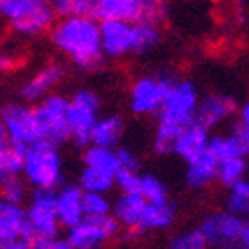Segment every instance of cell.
I'll list each match as a JSON object with an SVG mask.
<instances>
[{"instance_id": "1", "label": "cell", "mask_w": 249, "mask_h": 249, "mask_svg": "<svg viewBox=\"0 0 249 249\" xmlns=\"http://www.w3.org/2000/svg\"><path fill=\"white\" fill-rule=\"evenodd\" d=\"M50 37L55 48L82 71H96L105 64L98 21L91 16L61 18L53 23Z\"/></svg>"}, {"instance_id": "2", "label": "cell", "mask_w": 249, "mask_h": 249, "mask_svg": "<svg viewBox=\"0 0 249 249\" xmlns=\"http://www.w3.org/2000/svg\"><path fill=\"white\" fill-rule=\"evenodd\" d=\"M21 177L32 189H52L57 191L64 185L62 175V157L59 146L50 141H37L27 146L23 153Z\"/></svg>"}, {"instance_id": "3", "label": "cell", "mask_w": 249, "mask_h": 249, "mask_svg": "<svg viewBox=\"0 0 249 249\" xmlns=\"http://www.w3.org/2000/svg\"><path fill=\"white\" fill-rule=\"evenodd\" d=\"M0 18L21 36H37L57 21L48 0H0Z\"/></svg>"}, {"instance_id": "4", "label": "cell", "mask_w": 249, "mask_h": 249, "mask_svg": "<svg viewBox=\"0 0 249 249\" xmlns=\"http://www.w3.org/2000/svg\"><path fill=\"white\" fill-rule=\"evenodd\" d=\"M203 239L213 249H249V224L228 212L208 213L199 224Z\"/></svg>"}, {"instance_id": "5", "label": "cell", "mask_w": 249, "mask_h": 249, "mask_svg": "<svg viewBox=\"0 0 249 249\" xmlns=\"http://www.w3.org/2000/svg\"><path fill=\"white\" fill-rule=\"evenodd\" d=\"M100 98L94 91L80 89L68 98V123L71 137L70 141L75 142L78 148H88L91 130L98 121Z\"/></svg>"}, {"instance_id": "6", "label": "cell", "mask_w": 249, "mask_h": 249, "mask_svg": "<svg viewBox=\"0 0 249 249\" xmlns=\"http://www.w3.org/2000/svg\"><path fill=\"white\" fill-rule=\"evenodd\" d=\"M177 82L178 78L169 73L137 78L130 89V109L135 114H157Z\"/></svg>"}, {"instance_id": "7", "label": "cell", "mask_w": 249, "mask_h": 249, "mask_svg": "<svg viewBox=\"0 0 249 249\" xmlns=\"http://www.w3.org/2000/svg\"><path fill=\"white\" fill-rule=\"evenodd\" d=\"M0 120L4 123L9 144L31 146L32 142L43 141L36 110L31 105L9 102L0 110Z\"/></svg>"}, {"instance_id": "8", "label": "cell", "mask_w": 249, "mask_h": 249, "mask_svg": "<svg viewBox=\"0 0 249 249\" xmlns=\"http://www.w3.org/2000/svg\"><path fill=\"white\" fill-rule=\"evenodd\" d=\"M25 217L34 239L57 237L61 224L55 213V191L52 189H32L29 196V207L25 208Z\"/></svg>"}, {"instance_id": "9", "label": "cell", "mask_w": 249, "mask_h": 249, "mask_svg": "<svg viewBox=\"0 0 249 249\" xmlns=\"http://www.w3.org/2000/svg\"><path fill=\"white\" fill-rule=\"evenodd\" d=\"M41 126L43 141H50L61 146L70 141V123H68V98L62 94H48L34 107Z\"/></svg>"}, {"instance_id": "10", "label": "cell", "mask_w": 249, "mask_h": 249, "mask_svg": "<svg viewBox=\"0 0 249 249\" xmlns=\"http://www.w3.org/2000/svg\"><path fill=\"white\" fill-rule=\"evenodd\" d=\"M121 226L107 213L100 217H84L78 224L68 230L66 240L73 249H98L120 233Z\"/></svg>"}, {"instance_id": "11", "label": "cell", "mask_w": 249, "mask_h": 249, "mask_svg": "<svg viewBox=\"0 0 249 249\" xmlns=\"http://www.w3.org/2000/svg\"><path fill=\"white\" fill-rule=\"evenodd\" d=\"M197 104H199V94H197L196 86L189 80H178L175 88L171 89V93L164 100L157 116L160 121H169V123L185 128L191 123H194Z\"/></svg>"}, {"instance_id": "12", "label": "cell", "mask_w": 249, "mask_h": 249, "mask_svg": "<svg viewBox=\"0 0 249 249\" xmlns=\"http://www.w3.org/2000/svg\"><path fill=\"white\" fill-rule=\"evenodd\" d=\"M237 112H239V104L233 96L212 93L199 100V104L196 107V114H194V123L210 132Z\"/></svg>"}, {"instance_id": "13", "label": "cell", "mask_w": 249, "mask_h": 249, "mask_svg": "<svg viewBox=\"0 0 249 249\" xmlns=\"http://www.w3.org/2000/svg\"><path fill=\"white\" fill-rule=\"evenodd\" d=\"M100 39H102V50L105 59L124 57L132 52L134 45V23L120 20L98 21Z\"/></svg>"}, {"instance_id": "14", "label": "cell", "mask_w": 249, "mask_h": 249, "mask_svg": "<svg viewBox=\"0 0 249 249\" xmlns=\"http://www.w3.org/2000/svg\"><path fill=\"white\" fill-rule=\"evenodd\" d=\"M84 192L77 183H66L55 191V213L61 228H73L84 219L82 210Z\"/></svg>"}, {"instance_id": "15", "label": "cell", "mask_w": 249, "mask_h": 249, "mask_svg": "<svg viewBox=\"0 0 249 249\" xmlns=\"http://www.w3.org/2000/svg\"><path fill=\"white\" fill-rule=\"evenodd\" d=\"M144 0H93L91 18L96 21L120 20L137 25Z\"/></svg>"}, {"instance_id": "16", "label": "cell", "mask_w": 249, "mask_h": 249, "mask_svg": "<svg viewBox=\"0 0 249 249\" xmlns=\"http://www.w3.org/2000/svg\"><path fill=\"white\" fill-rule=\"evenodd\" d=\"M62 77H64V68L61 64L53 62V64H48V66L41 68L34 77L29 78L21 86L20 89L21 100L27 102V104H39L61 82Z\"/></svg>"}, {"instance_id": "17", "label": "cell", "mask_w": 249, "mask_h": 249, "mask_svg": "<svg viewBox=\"0 0 249 249\" xmlns=\"http://www.w3.org/2000/svg\"><path fill=\"white\" fill-rule=\"evenodd\" d=\"M210 132L196 123H191L182 130L178 139L173 144V153L178 155L182 160L191 162L196 157H199L203 151L208 150V141H210Z\"/></svg>"}, {"instance_id": "18", "label": "cell", "mask_w": 249, "mask_h": 249, "mask_svg": "<svg viewBox=\"0 0 249 249\" xmlns=\"http://www.w3.org/2000/svg\"><path fill=\"white\" fill-rule=\"evenodd\" d=\"M144 208L146 201L139 194H121L110 205V215L121 228L134 230L139 228Z\"/></svg>"}, {"instance_id": "19", "label": "cell", "mask_w": 249, "mask_h": 249, "mask_svg": "<svg viewBox=\"0 0 249 249\" xmlns=\"http://www.w3.org/2000/svg\"><path fill=\"white\" fill-rule=\"evenodd\" d=\"M217 159L210 151H203L194 160L187 162L185 182L191 189H205L217 180Z\"/></svg>"}, {"instance_id": "20", "label": "cell", "mask_w": 249, "mask_h": 249, "mask_svg": "<svg viewBox=\"0 0 249 249\" xmlns=\"http://www.w3.org/2000/svg\"><path fill=\"white\" fill-rule=\"evenodd\" d=\"M124 134V121L121 116L110 114L105 118H98L91 130V137H89V144L102 146V148H110L114 150L120 144L121 137Z\"/></svg>"}, {"instance_id": "21", "label": "cell", "mask_w": 249, "mask_h": 249, "mask_svg": "<svg viewBox=\"0 0 249 249\" xmlns=\"http://www.w3.org/2000/svg\"><path fill=\"white\" fill-rule=\"evenodd\" d=\"M177 219V205L171 201L160 203V205H148L142 212L139 230H166L169 228Z\"/></svg>"}, {"instance_id": "22", "label": "cell", "mask_w": 249, "mask_h": 249, "mask_svg": "<svg viewBox=\"0 0 249 249\" xmlns=\"http://www.w3.org/2000/svg\"><path fill=\"white\" fill-rule=\"evenodd\" d=\"M0 226L15 231L23 239L34 240V233L27 224L25 208L11 205V203L4 201L2 197H0Z\"/></svg>"}, {"instance_id": "23", "label": "cell", "mask_w": 249, "mask_h": 249, "mask_svg": "<svg viewBox=\"0 0 249 249\" xmlns=\"http://www.w3.org/2000/svg\"><path fill=\"white\" fill-rule=\"evenodd\" d=\"M208 151L212 153L217 162L226 160V159H233V157H248L249 146L242 144L231 135H213L208 141Z\"/></svg>"}, {"instance_id": "24", "label": "cell", "mask_w": 249, "mask_h": 249, "mask_svg": "<svg viewBox=\"0 0 249 249\" xmlns=\"http://www.w3.org/2000/svg\"><path fill=\"white\" fill-rule=\"evenodd\" d=\"M82 192H93V194H109L114 189V175L107 171H100L93 167H84L77 183Z\"/></svg>"}, {"instance_id": "25", "label": "cell", "mask_w": 249, "mask_h": 249, "mask_svg": "<svg viewBox=\"0 0 249 249\" xmlns=\"http://www.w3.org/2000/svg\"><path fill=\"white\" fill-rule=\"evenodd\" d=\"M82 160L86 167H93V169L112 173V175L120 169L118 167V159H116V151L110 150V148L89 144L88 148H84Z\"/></svg>"}, {"instance_id": "26", "label": "cell", "mask_w": 249, "mask_h": 249, "mask_svg": "<svg viewBox=\"0 0 249 249\" xmlns=\"http://www.w3.org/2000/svg\"><path fill=\"white\" fill-rule=\"evenodd\" d=\"M226 212L235 217L246 219L249 213V183L248 180H240L230 187L226 197Z\"/></svg>"}, {"instance_id": "27", "label": "cell", "mask_w": 249, "mask_h": 249, "mask_svg": "<svg viewBox=\"0 0 249 249\" xmlns=\"http://www.w3.org/2000/svg\"><path fill=\"white\" fill-rule=\"evenodd\" d=\"M246 171H248V160L244 157L226 159V160H221L217 164V180L230 189L233 183L244 180Z\"/></svg>"}, {"instance_id": "28", "label": "cell", "mask_w": 249, "mask_h": 249, "mask_svg": "<svg viewBox=\"0 0 249 249\" xmlns=\"http://www.w3.org/2000/svg\"><path fill=\"white\" fill-rule=\"evenodd\" d=\"M23 167V155L7 146L4 151H0V191L5 183L13 178L21 177Z\"/></svg>"}, {"instance_id": "29", "label": "cell", "mask_w": 249, "mask_h": 249, "mask_svg": "<svg viewBox=\"0 0 249 249\" xmlns=\"http://www.w3.org/2000/svg\"><path fill=\"white\" fill-rule=\"evenodd\" d=\"M160 31L159 27L153 25H134V45H132V52L141 55L153 50L155 47L160 45Z\"/></svg>"}, {"instance_id": "30", "label": "cell", "mask_w": 249, "mask_h": 249, "mask_svg": "<svg viewBox=\"0 0 249 249\" xmlns=\"http://www.w3.org/2000/svg\"><path fill=\"white\" fill-rule=\"evenodd\" d=\"M139 196L148 205H160L169 201L166 185L155 177V175H141V189Z\"/></svg>"}, {"instance_id": "31", "label": "cell", "mask_w": 249, "mask_h": 249, "mask_svg": "<svg viewBox=\"0 0 249 249\" xmlns=\"http://www.w3.org/2000/svg\"><path fill=\"white\" fill-rule=\"evenodd\" d=\"M48 4L59 18L91 16L93 9V0H48Z\"/></svg>"}, {"instance_id": "32", "label": "cell", "mask_w": 249, "mask_h": 249, "mask_svg": "<svg viewBox=\"0 0 249 249\" xmlns=\"http://www.w3.org/2000/svg\"><path fill=\"white\" fill-rule=\"evenodd\" d=\"M110 201L107 194H93V192H84L82 196V210L84 217H100L110 213Z\"/></svg>"}, {"instance_id": "33", "label": "cell", "mask_w": 249, "mask_h": 249, "mask_svg": "<svg viewBox=\"0 0 249 249\" xmlns=\"http://www.w3.org/2000/svg\"><path fill=\"white\" fill-rule=\"evenodd\" d=\"M0 197H2L4 201L11 203V205L21 207V205L29 199V189H27V183L21 180V177L13 178V180H9V182L2 187Z\"/></svg>"}, {"instance_id": "34", "label": "cell", "mask_w": 249, "mask_h": 249, "mask_svg": "<svg viewBox=\"0 0 249 249\" xmlns=\"http://www.w3.org/2000/svg\"><path fill=\"white\" fill-rule=\"evenodd\" d=\"M207 242L203 239L199 230H191L185 233L178 235L177 239L171 240V244L167 249H207Z\"/></svg>"}, {"instance_id": "35", "label": "cell", "mask_w": 249, "mask_h": 249, "mask_svg": "<svg viewBox=\"0 0 249 249\" xmlns=\"http://www.w3.org/2000/svg\"><path fill=\"white\" fill-rule=\"evenodd\" d=\"M114 185H118L121 194H139L141 175L139 173L118 169V171L114 173Z\"/></svg>"}, {"instance_id": "36", "label": "cell", "mask_w": 249, "mask_h": 249, "mask_svg": "<svg viewBox=\"0 0 249 249\" xmlns=\"http://www.w3.org/2000/svg\"><path fill=\"white\" fill-rule=\"evenodd\" d=\"M114 151H116V159H118V167H120V169L139 173L141 162L134 151H130L128 148H118V150H114Z\"/></svg>"}, {"instance_id": "37", "label": "cell", "mask_w": 249, "mask_h": 249, "mask_svg": "<svg viewBox=\"0 0 249 249\" xmlns=\"http://www.w3.org/2000/svg\"><path fill=\"white\" fill-rule=\"evenodd\" d=\"M32 249H73L66 239L62 237H48V239H34Z\"/></svg>"}, {"instance_id": "38", "label": "cell", "mask_w": 249, "mask_h": 249, "mask_svg": "<svg viewBox=\"0 0 249 249\" xmlns=\"http://www.w3.org/2000/svg\"><path fill=\"white\" fill-rule=\"evenodd\" d=\"M16 64H18V61H16L15 55H11L7 52H0V75L13 71Z\"/></svg>"}, {"instance_id": "39", "label": "cell", "mask_w": 249, "mask_h": 249, "mask_svg": "<svg viewBox=\"0 0 249 249\" xmlns=\"http://www.w3.org/2000/svg\"><path fill=\"white\" fill-rule=\"evenodd\" d=\"M7 146H9V139H7V134H5L4 123L0 120V151H4Z\"/></svg>"}, {"instance_id": "40", "label": "cell", "mask_w": 249, "mask_h": 249, "mask_svg": "<svg viewBox=\"0 0 249 249\" xmlns=\"http://www.w3.org/2000/svg\"><path fill=\"white\" fill-rule=\"evenodd\" d=\"M239 121H242V123H248L249 124V105H242L239 109Z\"/></svg>"}]
</instances>
